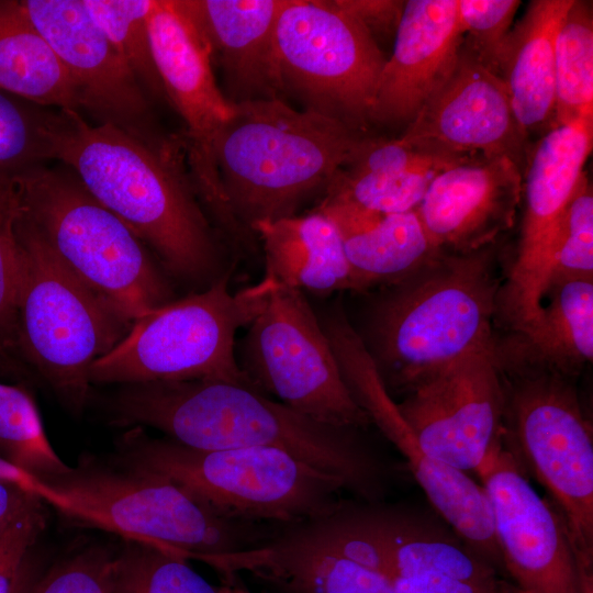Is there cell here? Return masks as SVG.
<instances>
[{"label":"cell","mask_w":593,"mask_h":593,"mask_svg":"<svg viewBox=\"0 0 593 593\" xmlns=\"http://www.w3.org/2000/svg\"><path fill=\"white\" fill-rule=\"evenodd\" d=\"M46 158L82 187L154 253L170 278L208 288L232 272L223 238L184 170L183 146L150 145L119 127L89 124L76 110L40 113Z\"/></svg>","instance_id":"cell-1"},{"label":"cell","mask_w":593,"mask_h":593,"mask_svg":"<svg viewBox=\"0 0 593 593\" xmlns=\"http://www.w3.org/2000/svg\"><path fill=\"white\" fill-rule=\"evenodd\" d=\"M105 407L114 426H149L194 449L276 448L337 477L347 492L367 503L385 493V466L357 429L317 422L270 399L250 381L122 384Z\"/></svg>","instance_id":"cell-2"},{"label":"cell","mask_w":593,"mask_h":593,"mask_svg":"<svg viewBox=\"0 0 593 593\" xmlns=\"http://www.w3.org/2000/svg\"><path fill=\"white\" fill-rule=\"evenodd\" d=\"M366 133L282 99L233 103L214 147L222 198L237 225L257 240L256 223L295 215L326 189Z\"/></svg>","instance_id":"cell-3"},{"label":"cell","mask_w":593,"mask_h":593,"mask_svg":"<svg viewBox=\"0 0 593 593\" xmlns=\"http://www.w3.org/2000/svg\"><path fill=\"white\" fill-rule=\"evenodd\" d=\"M500 290L491 247L440 253L387 286L360 337L385 387L406 389L437 368L494 346Z\"/></svg>","instance_id":"cell-4"},{"label":"cell","mask_w":593,"mask_h":593,"mask_svg":"<svg viewBox=\"0 0 593 593\" xmlns=\"http://www.w3.org/2000/svg\"><path fill=\"white\" fill-rule=\"evenodd\" d=\"M116 463L164 475L233 519L276 526L327 514L346 491L337 477L280 449H194L142 427L121 437Z\"/></svg>","instance_id":"cell-5"},{"label":"cell","mask_w":593,"mask_h":593,"mask_svg":"<svg viewBox=\"0 0 593 593\" xmlns=\"http://www.w3.org/2000/svg\"><path fill=\"white\" fill-rule=\"evenodd\" d=\"M21 211L60 260L132 324L175 300L145 243L70 174L33 166L11 176Z\"/></svg>","instance_id":"cell-6"},{"label":"cell","mask_w":593,"mask_h":593,"mask_svg":"<svg viewBox=\"0 0 593 593\" xmlns=\"http://www.w3.org/2000/svg\"><path fill=\"white\" fill-rule=\"evenodd\" d=\"M15 233L20 273L14 348L64 406L80 415L90 396L93 362L131 324L60 260L22 211Z\"/></svg>","instance_id":"cell-7"},{"label":"cell","mask_w":593,"mask_h":593,"mask_svg":"<svg viewBox=\"0 0 593 593\" xmlns=\"http://www.w3.org/2000/svg\"><path fill=\"white\" fill-rule=\"evenodd\" d=\"M69 496L82 523L179 553L187 560L236 552L266 540L276 525L227 517L170 479L82 456L43 480Z\"/></svg>","instance_id":"cell-8"},{"label":"cell","mask_w":593,"mask_h":593,"mask_svg":"<svg viewBox=\"0 0 593 593\" xmlns=\"http://www.w3.org/2000/svg\"><path fill=\"white\" fill-rule=\"evenodd\" d=\"M231 272L199 292L132 322L125 336L90 370L92 383L221 379L250 381L235 356V335L260 312L273 279L232 292Z\"/></svg>","instance_id":"cell-9"},{"label":"cell","mask_w":593,"mask_h":593,"mask_svg":"<svg viewBox=\"0 0 593 593\" xmlns=\"http://www.w3.org/2000/svg\"><path fill=\"white\" fill-rule=\"evenodd\" d=\"M505 387L502 443L524 473L548 491L562 516L583 574L593 580V439L566 376L515 371Z\"/></svg>","instance_id":"cell-10"},{"label":"cell","mask_w":593,"mask_h":593,"mask_svg":"<svg viewBox=\"0 0 593 593\" xmlns=\"http://www.w3.org/2000/svg\"><path fill=\"white\" fill-rule=\"evenodd\" d=\"M276 52L283 94L366 133L387 58L354 18L333 0H286Z\"/></svg>","instance_id":"cell-11"},{"label":"cell","mask_w":593,"mask_h":593,"mask_svg":"<svg viewBox=\"0 0 593 593\" xmlns=\"http://www.w3.org/2000/svg\"><path fill=\"white\" fill-rule=\"evenodd\" d=\"M239 368L261 392L317 422L366 428L371 422L351 394L304 293L273 280L248 325Z\"/></svg>","instance_id":"cell-12"},{"label":"cell","mask_w":593,"mask_h":593,"mask_svg":"<svg viewBox=\"0 0 593 593\" xmlns=\"http://www.w3.org/2000/svg\"><path fill=\"white\" fill-rule=\"evenodd\" d=\"M321 324L355 400L405 458L433 507L472 550L505 575L484 488L422 448L343 309L329 310Z\"/></svg>","instance_id":"cell-13"},{"label":"cell","mask_w":593,"mask_h":593,"mask_svg":"<svg viewBox=\"0 0 593 593\" xmlns=\"http://www.w3.org/2000/svg\"><path fill=\"white\" fill-rule=\"evenodd\" d=\"M148 31L165 97L186 125L190 180L210 220L227 230L233 219L220 192L214 147L233 103L216 83L209 48L184 0H155Z\"/></svg>","instance_id":"cell-14"},{"label":"cell","mask_w":593,"mask_h":593,"mask_svg":"<svg viewBox=\"0 0 593 593\" xmlns=\"http://www.w3.org/2000/svg\"><path fill=\"white\" fill-rule=\"evenodd\" d=\"M398 409L422 448L463 472H477L501 440L505 385L496 346L480 349L412 382Z\"/></svg>","instance_id":"cell-15"},{"label":"cell","mask_w":593,"mask_h":593,"mask_svg":"<svg viewBox=\"0 0 593 593\" xmlns=\"http://www.w3.org/2000/svg\"><path fill=\"white\" fill-rule=\"evenodd\" d=\"M593 120L555 124L527 153L524 201L515 259L501 287L497 313L515 334L538 316L548 286L549 251L560 215L592 149Z\"/></svg>","instance_id":"cell-16"},{"label":"cell","mask_w":593,"mask_h":593,"mask_svg":"<svg viewBox=\"0 0 593 593\" xmlns=\"http://www.w3.org/2000/svg\"><path fill=\"white\" fill-rule=\"evenodd\" d=\"M492 510L507 579L521 593H593L567 525L541 499L501 440L475 472Z\"/></svg>","instance_id":"cell-17"},{"label":"cell","mask_w":593,"mask_h":593,"mask_svg":"<svg viewBox=\"0 0 593 593\" xmlns=\"http://www.w3.org/2000/svg\"><path fill=\"white\" fill-rule=\"evenodd\" d=\"M32 23L69 74L86 109L150 145L167 139L152 125L144 90L83 0L21 1Z\"/></svg>","instance_id":"cell-18"},{"label":"cell","mask_w":593,"mask_h":593,"mask_svg":"<svg viewBox=\"0 0 593 593\" xmlns=\"http://www.w3.org/2000/svg\"><path fill=\"white\" fill-rule=\"evenodd\" d=\"M447 156H505L524 169L527 135L499 75L462 44L456 64L400 136Z\"/></svg>","instance_id":"cell-19"},{"label":"cell","mask_w":593,"mask_h":593,"mask_svg":"<svg viewBox=\"0 0 593 593\" xmlns=\"http://www.w3.org/2000/svg\"><path fill=\"white\" fill-rule=\"evenodd\" d=\"M327 514L278 526L266 540L245 550L197 561L223 580L245 573L280 593H395L385 575L346 555Z\"/></svg>","instance_id":"cell-20"},{"label":"cell","mask_w":593,"mask_h":593,"mask_svg":"<svg viewBox=\"0 0 593 593\" xmlns=\"http://www.w3.org/2000/svg\"><path fill=\"white\" fill-rule=\"evenodd\" d=\"M522 174L505 156H472L438 172L416 209L435 247L457 255L491 247L515 223Z\"/></svg>","instance_id":"cell-21"},{"label":"cell","mask_w":593,"mask_h":593,"mask_svg":"<svg viewBox=\"0 0 593 593\" xmlns=\"http://www.w3.org/2000/svg\"><path fill=\"white\" fill-rule=\"evenodd\" d=\"M462 38L458 0L405 1L370 123L407 125L454 68Z\"/></svg>","instance_id":"cell-22"},{"label":"cell","mask_w":593,"mask_h":593,"mask_svg":"<svg viewBox=\"0 0 593 593\" xmlns=\"http://www.w3.org/2000/svg\"><path fill=\"white\" fill-rule=\"evenodd\" d=\"M231 103L282 99L276 27L286 0H184Z\"/></svg>","instance_id":"cell-23"},{"label":"cell","mask_w":593,"mask_h":593,"mask_svg":"<svg viewBox=\"0 0 593 593\" xmlns=\"http://www.w3.org/2000/svg\"><path fill=\"white\" fill-rule=\"evenodd\" d=\"M573 0H534L511 29L499 57V76L527 135L555 125V47Z\"/></svg>","instance_id":"cell-24"},{"label":"cell","mask_w":593,"mask_h":593,"mask_svg":"<svg viewBox=\"0 0 593 593\" xmlns=\"http://www.w3.org/2000/svg\"><path fill=\"white\" fill-rule=\"evenodd\" d=\"M362 511L388 556L389 580L395 574L425 572L486 588L513 584L452 529L393 506L368 503Z\"/></svg>","instance_id":"cell-25"},{"label":"cell","mask_w":593,"mask_h":593,"mask_svg":"<svg viewBox=\"0 0 593 593\" xmlns=\"http://www.w3.org/2000/svg\"><path fill=\"white\" fill-rule=\"evenodd\" d=\"M251 231L262 246L265 275L276 282L321 295L351 290L342 236L322 213L259 222Z\"/></svg>","instance_id":"cell-26"},{"label":"cell","mask_w":593,"mask_h":593,"mask_svg":"<svg viewBox=\"0 0 593 593\" xmlns=\"http://www.w3.org/2000/svg\"><path fill=\"white\" fill-rule=\"evenodd\" d=\"M548 303L537 318L515 335L514 371L548 370L562 376L578 372L593 359V277L550 284Z\"/></svg>","instance_id":"cell-27"},{"label":"cell","mask_w":593,"mask_h":593,"mask_svg":"<svg viewBox=\"0 0 593 593\" xmlns=\"http://www.w3.org/2000/svg\"><path fill=\"white\" fill-rule=\"evenodd\" d=\"M0 90L41 105L80 108L69 74L21 1L0 0Z\"/></svg>","instance_id":"cell-28"},{"label":"cell","mask_w":593,"mask_h":593,"mask_svg":"<svg viewBox=\"0 0 593 593\" xmlns=\"http://www.w3.org/2000/svg\"><path fill=\"white\" fill-rule=\"evenodd\" d=\"M342 239L355 291L394 284L441 253L429 239L416 210L382 214L366 230Z\"/></svg>","instance_id":"cell-29"},{"label":"cell","mask_w":593,"mask_h":593,"mask_svg":"<svg viewBox=\"0 0 593 593\" xmlns=\"http://www.w3.org/2000/svg\"><path fill=\"white\" fill-rule=\"evenodd\" d=\"M555 124L593 120V19L588 1L573 0L556 37Z\"/></svg>","instance_id":"cell-30"},{"label":"cell","mask_w":593,"mask_h":593,"mask_svg":"<svg viewBox=\"0 0 593 593\" xmlns=\"http://www.w3.org/2000/svg\"><path fill=\"white\" fill-rule=\"evenodd\" d=\"M0 456L42 481L71 468L54 450L35 400L21 384L0 383Z\"/></svg>","instance_id":"cell-31"},{"label":"cell","mask_w":593,"mask_h":593,"mask_svg":"<svg viewBox=\"0 0 593 593\" xmlns=\"http://www.w3.org/2000/svg\"><path fill=\"white\" fill-rule=\"evenodd\" d=\"M112 593H219V590L179 553L125 539L115 555Z\"/></svg>","instance_id":"cell-32"},{"label":"cell","mask_w":593,"mask_h":593,"mask_svg":"<svg viewBox=\"0 0 593 593\" xmlns=\"http://www.w3.org/2000/svg\"><path fill=\"white\" fill-rule=\"evenodd\" d=\"M155 0H83L90 15L124 58L139 85L166 98L150 48L148 19Z\"/></svg>","instance_id":"cell-33"},{"label":"cell","mask_w":593,"mask_h":593,"mask_svg":"<svg viewBox=\"0 0 593 593\" xmlns=\"http://www.w3.org/2000/svg\"><path fill=\"white\" fill-rule=\"evenodd\" d=\"M437 174H351L340 169L325 189L324 199L349 202L381 214L410 212L417 209Z\"/></svg>","instance_id":"cell-34"},{"label":"cell","mask_w":593,"mask_h":593,"mask_svg":"<svg viewBox=\"0 0 593 593\" xmlns=\"http://www.w3.org/2000/svg\"><path fill=\"white\" fill-rule=\"evenodd\" d=\"M593 277V194L584 172L557 223L549 251L548 286Z\"/></svg>","instance_id":"cell-35"},{"label":"cell","mask_w":593,"mask_h":593,"mask_svg":"<svg viewBox=\"0 0 593 593\" xmlns=\"http://www.w3.org/2000/svg\"><path fill=\"white\" fill-rule=\"evenodd\" d=\"M21 205L12 177L0 178V354L14 348L19 288V246L15 224Z\"/></svg>","instance_id":"cell-36"},{"label":"cell","mask_w":593,"mask_h":593,"mask_svg":"<svg viewBox=\"0 0 593 593\" xmlns=\"http://www.w3.org/2000/svg\"><path fill=\"white\" fill-rule=\"evenodd\" d=\"M519 4L517 0H458L462 45L496 75L501 49Z\"/></svg>","instance_id":"cell-37"},{"label":"cell","mask_w":593,"mask_h":593,"mask_svg":"<svg viewBox=\"0 0 593 593\" xmlns=\"http://www.w3.org/2000/svg\"><path fill=\"white\" fill-rule=\"evenodd\" d=\"M115 555L88 547L41 575L31 593H112Z\"/></svg>","instance_id":"cell-38"},{"label":"cell","mask_w":593,"mask_h":593,"mask_svg":"<svg viewBox=\"0 0 593 593\" xmlns=\"http://www.w3.org/2000/svg\"><path fill=\"white\" fill-rule=\"evenodd\" d=\"M46 158L40 114H33L0 90V178Z\"/></svg>","instance_id":"cell-39"},{"label":"cell","mask_w":593,"mask_h":593,"mask_svg":"<svg viewBox=\"0 0 593 593\" xmlns=\"http://www.w3.org/2000/svg\"><path fill=\"white\" fill-rule=\"evenodd\" d=\"M46 526L45 503L40 502L0 537V593H11L16 577Z\"/></svg>","instance_id":"cell-40"},{"label":"cell","mask_w":593,"mask_h":593,"mask_svg":"<svg viewBox=\"0 0 593 593\" xmlns=\"http://www.w3.org/2000/svg\"><path fill=\"white\" fill-rule=\"evenodd\" d=\"M354 18L378 43V37L396 33L404 2L401 0H333Z\"/></svg>","instance_id":"cell-41"},{"label":"cell","mask_w":593,"mask_h":593,"mask_svg":"<svg viewBox=\"0 0 593 593\" xmlns=\"http://www.w3.org/2000/svg\"><path fill=\"white\" fill-rule=\"evenodd\" d=\"M395 593H521L515 585L486 588L432 573L395 574L390 577Z\"/></svg>","instance_id":"cell-42"},{"label":"cell","mask_w":593,"mask_h":593,"mask_svg":"<svg viewBox=\"0 0 593 593\" xmlns=\"http://www.w3.org/2000/svg\"><path fill=\"white\" fill-rule=\"evenodd\" d=\"M0 480L20 484L30 492L36 494L45 504L52 505L67 517L82 522V512L69 496L54 490L40 478L18 468L1 456Z\"/></svg>","instance_id":"cell-43"},{"label":"cell","mask_w":593,"mask_h":593,"mask_svg":"<svg viewBox=\"0 0 593 593\" xmlns=\"http://www.w3.org/2000/svg\"><path fill=\"white\" fill-rule=\"evenodd\" d=\"M43 502L18 483L0 480V537L26 511Z\"/></svg>","instance_id":"cell-44"},{"label":"cell","mask_w":593,"mask_h":593,"mask_svg":"<svg viewBox=\"0 0 593 593\" xmlns=\"http://www.w3.org/2000/svg\"><path fill=\"white\" fill-rule=\"evenodd\" d=\"M40 577L37 566L31 558L30 552L16 577L11 593H31Z\"/></svg>","instance_id":"cell-45"},{"label":"cell","mask_w":593,"mask_h":593,"mask_svg":"<svg viewBox=\"0 0 593 593\" xmlns=\"http://www.w3.org/2000/svg\"><path fill=\"white\" fill-rule=\"evenodd\" d=\"M219 593H256L247 588L240 585L236 578L223 580L222 584L217 586Z\"/></svg>","instance_id":"cell-46"}]
</instances>
